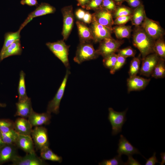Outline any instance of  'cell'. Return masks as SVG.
I'll list each match as a JSON object with an SVG mask.
<instances>
[{"label": "cell", "instance_id": "cell-1", "mask_svg": "<svg viewBox=\"0 0 165 165\" xmlns=\"http://www.w3.org/2000/svg\"><path fill=\"white\" fill-rule=\"evenodd\" d=\"M155 40L148 35L141 26H135L133 35V44L140 52L142 59L154 53Z\"/></svg>", "mask_w": 165, "mask_h": 165}, {"label": "cell", "instance_id": "cell-2", "mask_svg": "<svg viewBox=\"0 0 165 165\" xmlns=\"http://www.w3.org/2000/svg\"><path fill=\"white\" fill-rule=\"evenodd\" d=\"M99 55L93 46L90 42H80L78 45L74 61L78 64L97 58Z\"/></svg>", "mask_w": 165, "mask_h": 165}, {"label": "cell", "instance_id": "cell-3", "mask_svg": "<svg viewBox=\"0 0 165 165\" xmlns=\"http://www.w3.org/2000/svg\"><path fill=\"white\" fill-rule=\"evenodd\" d=\"M46 45L66 68L69 69L70 66L68 55L70 46L67 45L63 40L53 42H48Z\"/></svg>", "mask_w": 165, "mask_h": 165}, {"label": "cell", "instance_id": "cell-4", "mask_svg": "<svg viewBox=\"0 0 165 165\" xmlns=\"http://www.w3.org/2000/svg\"><path fill=\"white\" fill-rule=\"evenodd\" d=\"M99 42V46L96 51L99 56L101 55L104 58L117 52L124 41L121 39L116 40L111 37L105 38Z\"/></svg>", "mask_w": 165, "mask_h": 165}, {"label": "cell", "instance_id": "cell-5", "mask_svg": "<svg viewBox=\"0 0 165 165\" xmlns=\"http://www.w3.org/2000/svg\"><path fill=\"white\" fill-rule=\"evenodd\" d=\"M108 110V119L112 126V134L116 135L122 131L123 126L127 120L126 114L128 109L122 112H116L111 108Z\"/></svg>", "mask_w": 165, "mask_h": 165}, {"label": "cell", "instance_id": "cell-6", "mask_svg": "<svg viewBox=\"0 0 165 165\" xmlns=\"http://www.w3.org/2000/svg\"><path fill=\"white\" fill-rule=\"evenodd\" d=\"M70 72L67 69L66 74L53 98L50 101L48 105L46 112L50 113H53L57 114L59 112V106L63 96L67 82Z\"/></svg>", "mask_w": 165, "mask_h": 165}, {"label": "cell", "instance_id": "cell-7", "mask_svg": "<svg viewBox=\"0 0 165 165\" xmlns=\"http://www.w3.org/2000/svg\"><path fill=\"white\" fill-rule=\"evenodd\" d=\"M140 26L148 35L155 40L163 37L164 35V30L159 23L147 16Z\"/></svg>", "mask_w": 165, "mask_h": 165}, {"label": "cell", "instance_id": "cell-8", "mask_svg": "<svg viewBox=\"0 0 165 165\" xmlns=\"http://www.w3.org/2000/svg\"><path fill=\"white\" fill-rule=\"evenodd\" d=\"M63 17V26L62 35L63 40H66L72 30L74 22L73 7L69 6L64 7L61 9Z\"/></svg>", "mask_w": 165, "mask_h": 165}, {"label": "cell", "instance_id": "cell-9", "mask_svg": "<svg viewBox=\"0 0 165 165\" xmlns=\"http://www.w3.org/2000/svg\"><path fill=\"white\" fill-rule=\"evenodd\" d=\"M31 136L37 149L49 147V143L47 129L42 126L35 127L32 130Z\"/></svg>", "mask_w": 165, "mask_h": 165}, {"label": "cell", "instance_id": "cell-10", "mask_svg": "<svg viewBox=\"0 0 165 165\" xmlns=\"http://www.w3.org/2000/svg\"><path fill=\"white\" fill-rule=\"evenodd\" d=\"M90 26L94 42H100L106 38L112 37V31L99 24L92 17Z\"/></svg>", "mask_w": 165, "mask_h": 165}, {"label": "cell", "instance_id": "cell-11", "mask_svg": "<svg viewBox=\"0 0 165 165\" xmlns=\"http://www.w3.org/2000/svg\"><path fill=\"white\" fill-rule=\"evenodd\" d=\"M56 10V8L50 4L45 2L42 3L34 11L28 15L27 18L21 24L19 30L21 31L33 18L48 14L53 13Z\"/></svg>", "mask_w": 165, "mask_h": 165}, {"label": "cell", "instance_id": "cell-12", "mask_svg": "<svg viewBox=\"0 0 165 165\" xmlns=\"http://www.w3.org/2000/svg\"><path fill=\"white\" fill-rule=\"evenodd\" d=\"M160 58V57L156 54L153 53L142 59V64L139 70L140 74L146 77H149Z\"/></svg>", "mask_w": 165, "mask_h": 165}, {"label": "cell", "instance_id": "cell-13", "mask_svg": "<svg viewBox=\"0 0 165 165\" xmlns=\"http://www.w3.org/2000/svg\"><path fill=\"white\" fill-rule=\"evenodd\" d=\"M13 165H43L46 164L43 159H41L35 152L27 153L24 156L17 155L11 161Z\"/></svg>", "mask_w": 165, "mask_h": 165}, {"label": "cell", "instance_id": "cell-14", "mask_svg": "<svg viewBox=\"0 0 165 165\" xmlns=\"http://www.w3.org/2000/svg\"><path fill=\"white\" fill-rule=\"evenodd\" d=\"M93 18L99 24L112 31L114 20L112 13L107 10L100 8L94 11Z\"/></svg>", "mask_w": 165, "mask_h": 165}, {"label": "cell", "instance_id": "cell-15", "mask_svg": "<svg viewBox=\"0 0 165 165\" xmlns=\"http://www.w3.org/2000/svg\"><path fill=\"white\" fill-rule=\"evenodd\" d=\"M51 117V114L49 112L39 113L35 112L33 109L28 120L32 127H35L49 124L50 123Z\"/></svg>", "mask_w": 165, "mask_h": 165}, {"label": "cell", "instance_id": "cell-16", "mask_svg": "<svg viewBox=\"0 0 165 165\" xmlns=\"http://www.w3.org/2000/svg\"><path fill=\"white\" fill-rule=\"evenodd\" d=\"M150 80V79H145L137 75L130 77L127 80L128 92L144 89Z\"/></svg>", "mask_w": 165, "mask_h": 165}, {"label": "cell", "instance_id": "cell-17", "mask_svg": "<svg viewBox=\"0 0 165 165\" xmlns=\"http://www.w3.org/2000/svg\"><path fill=\"white\" fill-rule=\"evenodd\" d=\"M118 146L117 152L119 155H125L128 156L134 154H141L138 149L133 146L122 134L120 135Z\"/></svg>", "mask_w": 165, "mask_h": 165}, {"label": "cell", "instance_id": "cell-18", "mask_svg": "<svg viewBox=\"0 0 165 165\" xmlns=\"http://www.w3.org/2000/svg\"><path fill=\"white\" fill-rule=\"evenodd\" d=\"M16 147L15 144H5L0 148V165L12 161L17 155Z\"/></svg>", "mask_w": 165, "mask_h": 165}, {"label": "cell", "instance_id": "cell-19", "mask_svg": "<svg viewBox=\"0 0 165 165\" xmlns=\"http://www.w3.org/2000/svg\"><path fill=\"white\" fill-rule=\"evenodd\" d=\"M32 127L26 118H18L14 123V130L19 135L31 136Z\"/></svg>", "mask_w": 165, "mask_h": 165}, {"label": "cell", "instance_id": "cell-20", "mask_svg": "<svg viewBox=\"0 0 165 165\" xmlns=\"http://www.w3.org/2000/svg\"><path fill=\"white\" fill-rule=\"evenodd\" d=\"M15 145L27 153L35 152L31 136L18 135Z\"/></svg>", "mask_w": 165, "mask_h": 165}, {"label": "cell", "instance_id": "cell-21", "mask_svg": "<svg viewBox=\"0 0 165 165\" xmlns=\"http://www.w3.org/2000/svg\"><path fill=\"white\" fill-rule=\"evenodd\" d=\"M16 105V111L14 116L25 118H28L33 110L31 98L28 97L25 100L18 101Z\"/></svg>", "mask_w": 165, "mask_h": 165}, {"label": "cell", "instance_id": "cell-22", "mask_svg": "<svg viewBox=\"0 0 165 165\" xmlns=\"http://www.w3.org/2000/svg\"><path fill=\"white\" fill-rule=\"evenodd\" d=\"M76 23L80 42H90L93 40L92 33L90 28L81 21H77Z\"/></svg>", "mask_w": 165, "mask_h": 165}, {"label": "cell", "instance_id": "cell-23", "mask_svg": "<svg viewBox=\"0 0 165 165\" xmlns=\"http://www.w3.org/2000/svg\"><path fill=\"white\" fill-rule=\"evenodd\" d=\"M22 51L20 40H16L9 46L0 57V62L10 56L20 55Z\"/></svg>", "mask_w": 165, "mask_h": 165}, {"label": "cell", "instance_id": "cell-24", "mask_svg": "<svg viewBox=\"0 0 165 165\" xmlns=\"http://www.w3.org/2000/svg\"><path fill=\"white\" fill-rule=\"evenodd\" d=\"M146 16L144 6L142 4L133 10L130 20L132 24L135 26H140Z\"/></svg>", "mask_w": 165, "mask_h": 165}, {"label": "cell", "instance_id": "cell-25", "mask_svg": "<svg viewBox=\"0 0 165 165\" xmlns=\"http://www.w3.org/2000/svg\"><path fill=\"white\" fill-rule=\"evenodd\" d=\"M20 30H18L16 32H8L5 33L3 45L0 52V57L11 44L16 40H20Z\"/></svg>", "mask_w": 165, "mask_h": 165}, {"label": "cell", "instance_id": "cell-26", "mask_svg": "<svg viewBox=\"0 0 165 165\" xmlns=\"http://www.w3.org/2000/svg\"><path fill=\"white\" fill-rule=\"evenodd\" d=\"M132 31L131 26L129 25H117L112 27V31L119 39L129 38Z\"/></svg>", "mask_w": 165, "mask_h": 165}, {"label": "cell", "instance_id": "cell-27", "mask_svg": "<svg viewBox=\"0 0 165 165\" xmlns=\"http://www.w3.org/2000/svg\"><path fill=\"white\" fill-rule=\"evenodd\" d=\"M25 76V74L24 72L23 71H21L20 74V79L18 88L19 101L25 100L28 97L27 95L26 91Z\"/></svg>", "mask_w": 165, "mask_h": 165}, {"label": "cell", "instance_id": "cell-28", "mask_svg": "<svg viewBox=\"0 0 165 165\" xmlns=\"http://www.w3.org/2000/svg\"><path fill=\"white\" fill-rule=\"evenodd\" d=\"M40 156L42 159L53 161L61 162L62 158L54 153L49 147H45L40 150Z\"/></svg>", "mask_w": 165, "mask_h": 165}, {"label": "cell", "instance_id": "cell-29", "mask_svg": "<svg viewBox=\"0 0 165 165\" xmlns=\"http://www.w3.org/2000/svg\"><path fill=\"white\" fill-rule=\"evenodd\" d=\"M156 79L163 78L165 76V59L160 57L151 75Z\"/></svg>", "mask_w": 165, "mask_h": 165}, {"label": "cell", "instance_id": "cell-30", "mask_svg": "<svg viewBox=\"0 0 165 165\" xmlns=\"http://www.w3.org/2000/svg\"><path fill=\"white\" fill-rule=\"evenodd\" d=\"M18 135L14 130L5 133L0 132V136L2 140L6 144L15 145Z\"/></svg>", "mask_w": 165, "mask_h": 165}, {"label": "cell", "instance_id": "cell-31", "mask_svg": "<svg viewBox=\"0 0 165 165\" xmlns=\"http://www.w3.org/2000/svg\"><path fill=\"white\" fill-rule=\"evenodd\" d=\"M154 50L160 57L165 58V42L163 37L156 40L155 41Z\"/></svg>", "mask_w": 165, "mask_h": 165}, {"label": "cell", "instance_id": "cell-32", "mask_svg": "<svg viewBox=\"0 0 165 165\" xmlns=\"http://www.w3.org/2000/svg\"><path fill=\"white\" fill-rule=\"evenodd\" d=\"M134 9L124 5L117 6L113 13L114 18L132 14Z\"/></svg>", "mask_w": 165, "mask_h": 165}, {"label": "cell", "instance_id": "cell-33", "mask_svg": "<svg viewBox=\"0 0 165 165\" xmlns=\"http://www.w3.org/2000/svg\"><path fill=\"white\" fill-rule=\"evenodd\" d=\"M140 60L139 57L133 58L130 62L128 72L130 77L137 75L140 70Z\"/></svg>", "mask_w": 165, "mask_h": 165}, {"label": "cell", "instance_id": "cell-34", "mask_svg": "<svg viewBox=\"0 0 165 165\" xmlns=\"http://www.w3.org/2000/svg\"><path fill=\"white\" fill-rule=\"evenodd\" d=\"M14 123L9 119H0V132L5 133L14 130Z\"/></svg>", "mask_w": 165, "mask_h": 165}, {"label": "cell", "instance_id": "cell-35", "mask_svg": "<svg viewBox=\"0 0 165 165\" xmlns=\"http://www.w3.org/2000/svg\"><path fill=\"white\" fill-rule=\"evenodd\" d=\"M117 57L118 54L114 53L103 58V62L105 67L110 69H112L115 64Z\"/></svg>", "mask_w": 165, "mask_h": 165}, {"label": "cell", "instance_id": "cell-36", "mask_svg": "<svg viewBox=\"0 0 165 165\" xmlns=\"http://www.w3.org/2000/svg\"><path fill=\"white\" fill-rule=\"evenodd\" d=\"M121 159V156L118 155L113 158L109 160H104L99 163L100 165H124Z\"/></svg>", "mask_w": 165, "mask_h": 165}, {"label": "cell", "instance_id": "cell-37", "mask_svg": "<svg viewBox=\"0 0 165 165\" xmlns=\"http://www.w3.org/2000/svg\"><path fill=\"white\" fill-rule=\"evenodd\" d=\"M117 52L118 55L125 58L134 57L136 54L135 51L130 46L121 49H118Z\"/></svg>", "mask_w": 165, "mask_h": 165}, {"label": "cell", "instance_id": "cell-38", "mask_svg": "<svg viewBox=\"0 0 165 165\" xmlns=\"http://www.w3.org/2000/svg\"><path fill=\"white\" fill-rule=\"evenodd\" d=\"M117 6L112 0H103L101 8L105 9L113 13Z\"/></svg>", "mask_w": 165, "mask_h": 165}, {"label": "cell", "instance_id": "cell-39", "mask_svg": "<svg viewBox=\"0 0 165 165\" xmlns=\"http://www.w3.org/2000/svg\"><path fill=\"white\" fill-rule=\"evenodd\" d=\"M126 60V58L118 55L116 62L114 66L110 69V73L112 74H114L125 64Z\"/></svg>", "mask_w": 165, "mask_h": 165}, {"label": "cell", "instance_id": "cell-40", "mask_svg": "<svg viewBox=\"0 0 165 165\" xmlns=\"http://www.w3.org/2000/svg\"><path fill=\"white\" fill-rule=\"evenodd\" d=\"M102 1L103 0H90L86 5L85 9L95 11L101 8Z\"/></svg>", "mask_w": 165, "mask_h": 165}, {"label": "cell", "instance_id": "cell-41", "mask_svg": "<svg viewBox=\"0 0 165 165\" xmlns=\"http://www.w3.org/2000/svg\"><path fill=\"white\" fill-rule=\"evenodd\" d=\"M132 17V14L117 17L114 20V24L117 25H124L131 20Z\"/></svg>", "mask_w": 165, "mask_h": 165}, {"label": "cell", "instance_id": "cell-42", "mask_svg": "<svg viewBox=\"0 0 165 165\" xmlns=\"http://www.w3.org/2000/svg\"><path fill=\"white\" fill-rule=\"evenodd\" d=\"M131 8L134 9L142 4L141 0H125Z\"/></svg>", "mask_w": 165, "mask_h": 165}, {"label": "cell", "instance_id": "cell-43", "mask_svg": "<svg viewBox=\"0 0 165 165\" xmlns=\"http://www.w3.org/2000/svg\"><path fill=\"white\" fill-rule=\"evenodd\" d=\"M156 153L154 152L152 156L148 159H146V161L145 165H155L157 163H160L156 156Z\"/></svg>", "mask_w": 165, "mask_h": 165}, {"label": "cell", "instance_id": "cell-44", "mask_svg": "<svg viewBox=\"0 0 165 165\" xmlns=\"http://www.w3.org/2000/svg\"><path fill=\"white\" fill-rule=\"evenodd\" d=\"M92 14L88 11H86L82 21L85 24H90L92 22Z\"/></svg>", "mask_w": 165, "mask_h": 165}, {"label": "cell", "instance_id": "cell-45", "mask_svg": "<svg viewBox=\"0 0 165 165\" xmlns=\"http://www.w3.org/2000/svg\"><path fill=\"white\" fill-rule=\"evenodd\" d=\"M128 159L127 162L124 163V165H140L141 164L137 160L134 159L132 155L128 156Z\"/></svg>", "mask_w": 165, "mask_h": 165}, {"label": "cell", "instance_id": "cell-46", "mask_svg": "<svg viewBox=\"0 0 165 165\" xmlns=\"http://www.w3.org/2000/svg\"><path fill=\"white\" fill-rule=\"evenodd\" d=\"M20 3L22 5H26L29 6H37L38 4L37 0H21Z\"/></svg>", "mask_w": 165, "mask_h": 165}, {"label": "cell", "instance_id": "cell-47", "mask_svg": "<svg viewBox=\"0 0 165 165\" xmlns=\"http://www.w3.org/2000/svg\"><path fill=\"white\" fill-rule=\"evenodd\" d=\"M85 12L86 11L82 9H79L75 12L76 16L79 20L82 21Z\"/></svg>", "mask_w": 165, "mask_h": 165}, {"label": "cell", "instance_id": "cell-48", "mask_svg": "<svg viewBox=\"0 0 165 165\" xmlns=\"http://www.w3.org/2000/svg\"><path fill=\"white\" fill-rule=\"evenodd\" d=\"M77 2V5L81 6L83 9L85 8V7L87 3L90 0H76Z\"/></svg>", "mask_w": 165, "mask_h": 165}, {"label": "cell", "instance_id": "cell-49", "mask_svg": "<svg viewBox=\"0 0 165 165\" xmlns=\"http://www.w3.org/2000/svg\"><path fill=\"white\" fill-rule=\"evenodd\" d=\"M162 161L160 162V165H163L165 163V152H162L160 153Z\"/></svg>", "mask_w": 165, "mask_h": 165}, {"label": "cell", "instance_id": "cell-50", "mask_svg": "<svg viewBox=\"0 0 165 165\" xmlns=\"http://www.w3.org/2000/svg\"><path fill=\"white\" fill-rule=\"evenodd\" d=\"M117 6H121L125 0H112Z\"/></svg>", "mask_w": 165, "mask_h": 165}, {"label": "cell", "instance_id": "cell-51", "mask_svg": "<svg viewBox=\"0 0 165 165\" xmlns=\"http://www.w3.org/2000/svg\"><path fill=\"white\" fill-rule=\"evenodd\" d=\"M5 144L2 140L1 136H0V148L5 145Z\"/></svg>", "mask_w": 165, "mask_h": 165}, {"label": "cell", "instance_id": "cell-52", "mask_svg": "<svg viewBox=\"0 0 165 165\" xmlns=\"http://www.w3.org/2000/svg\"><path fill=\"white\" fill-rule=\"evenodd\" d=\"M6 105L5 103H1L0 102V107L4 108L6 107Z\"/></svg>", "mask_w": 165, "mask_h": 165}]
</instances>
